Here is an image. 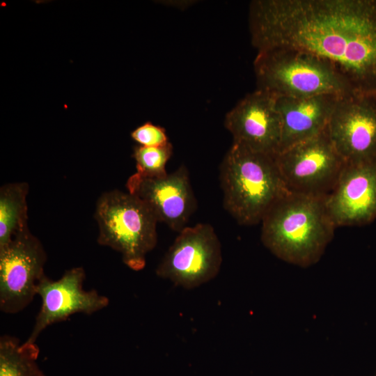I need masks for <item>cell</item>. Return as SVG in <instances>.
I'll use <instances>...</instances> for the list:
<instances>
[{
	"mask_svg": "<svg viewBox=\"0 0 376 376\" xmlns=\"http://www.w3.org/2000/svg\"><path fill=\"white\" fill-rule=\"evenodd\" d=\"M253 46L308 52L329 62L357 93H376V0H254Z\"/></svg>",
	"mask_w": 376,
	"mask_h": 376,
	"instance_id": "obj_1",
	"label": "cell"
},
{
	"mask_svg": "<svg viewBox=\"0 0 376 376\" xmlns=\"http://www.w3.org/2000/svg\"><path fill=\"white\" fill-rule=\"evenodd\" d=\"M324 196L287 192L265 214L261 240L277 258L299 267L316 263L336 228Z\"/></svg>",
	"mask_w": 376,
	"mask_h": 376,
	"instance_id": "obj_2",
	"label": "cell"
},
{
	"mask_svg": "<svg viewBox=\"0 0 376 376\" xmlns=\"http://www.w3.org/2000/svg\"><path fill=\"white\" fill-rule=\"evenodd\" d=\"M276 156L233 143L220 166L224 206L241 225L261 222L269 208L288 192Z\"/></svg>",
	"mask_w": 376,
	"mask_h": 376,
	"instance_id": "obj_3",
	"label": "cell"
},
{
	"mask_svg": "<svg viewBox=\"0 0 376 376\" xmlns=\"http://www.w3.org/2000/svg\"><path fill=\"white\" fill-rule=\"evenodd\" d=\"M256 89L276 97H301L357 93L329 62L306 51L276 47L258 51Z\"/></svg>",
	"mask_w": 376,
	"mask_h": 376,
	"instance_id": "obj_4",
	"label": "cell"
},
{
	"mask_svg": "<svg viewBox=\"0 0 376 376\" xmlns=\"http://www.w3.org/2000/svg\"><path fill=\"white\" fill-rule=\"evenodd\" d=\"M95 217L97 242L120 253L131 269H143L147 254L157 242L159 221L151 209L129 192L113 190L98 198Z\"/></svg>",
	"mask_w": 376,
	"mask_h": 376,
	"instance_id": "obj_5",
	"label": "cell"
},
{
	"mask_svg": "<svg viewBox=\"0 0 376 376\" xmlns=\"http://www.w3.org/2000/svg\"><path fill=\"white\" fill-rule=\"evenodd\" d=\"M275 159L288 191L315 196H326L331 191L345 165L326 129L279 152Z\"/></svg>",
	"mask_w": 376,
	"mask_h": 376,
	"instance_id": "obj_6",
	"label": "cell"
},
{
	"mask_svg": "<svg viewBox=\"0 0 376 376\" xmlns=\"http://www.w3.org/2000/svg\"><path fill=\"white\" fill-rule=\"evenodd\" d=\"M156 269V274L189 290L213 279L219 272L221 246L208 224L186 226L178 233Z\"/></svg>",
	"mask_w": 376,
	"mask_h": 376,
	"instance_id": "obj_7",
	"label": "cell"
},
{
	"mask_svg": "<svg viewBox=\"0 0 376 376\" xmlns=\"http://www.w3.org/2000/svg\"><path fill=\"white\" fill-rule=\"evenodd\" d=\"M47 254L28 227L0 248V310L6 314L22 311L33 301L45 276Z\"/></svg>",
	"mask_w": 376,
	"mask_h": 376,
	"instance_id": "obj_8",
	"label": "cell"
},
{
	"mask_svg": "<svg viewBox=\"0 0 376 376\" xmlns=\"http://www.w3.org/2000/svg\"><path fill=\"white\" fill-rule=\"evenodd\" d=\"M326 130L345 164L376 159V93L339 97Z\"/></svg>",
	"mask_w": 376,
	"mask_h": 376,
	"instance_id": "obj_9",
	"label": "cell"
},
{
	"mask_svg": "<svg viewBox=\"0 0 376 376\" xmlns=\"http://www.w3.org/2000/svg\"><path fill=\"white\" fill-rule=\"evenodd\" d=\"M86 273L82 267H72L58 280L46 276L40 280L36 295L41 306L33 329L26 341L35 343L39 335L49 326L67 320L75 313L93 314L109 304L107 297L95 290L83 288Z\"/></svg>",
	"mask_w": 376,
	"mask_h": 376,
	"instance_id": "obj_10",
	"label": "cell"
},
{
	"mask_svg": "<svg viewBox=\"0 0 376 376\" xmlns=\"http://www.w3.org/2000/svg\"><path fill=\"white\" fill-rule=\"evenodd\" d=\"M224 125L233 143L273 156L279 152L282 123L272 94L258 89L247 94L226 113Z\"/></svg>",
	"mask_w": 376,
	"mask_h": 376,
	"instance_id": "obj_11",
	"label": "cell"
},
{
	"mask_svg": "<svg viewBox=\"0 0 376 376\" xmlns=\"http://www.w3.org/2000/svg\"><path fill=\"white\" fill-rule=\"evenodd\" d=\"M325 203L336 228L362 226L375 220L376 159L345 164Z\"/></svg>",
	"mask_w": 376,
	"mask_h": 376,
	"instance_id": "obj_12",
	"label": "cell"
},
{
	"mask_svg": "<svg viewBox=\"0 0 376 376\" xmlns=\"http://www.w3.org/2000/svg\"><path fill=\"white\" fill-rule=\"evenodd\" d=\"M126 187L151 209L159 222L178 233L196 210L189 172L184 165L163 178H146L135 173L128 178Z\"/></svg>",
	"mask_w": 376,
	"mask_h": 376,
	"instance_id": "obj_13",
	"label": "cell"
},
{
	"mask_svg": "<svg viewBox=\"0 0 376 376\" xmlns=\"http://www.w3.org/2000/svg\"><path fill=\"white\" fill-rule=\"evenodd\" d=\"M338 98L331 95L276 97V106L282 123L279 152L322 132Z\"/></svg>",
	"mask_w": 376,
	"mask_h": 376,
	"instance_id": "obj_14",
	"label": "cell"
},
{
	"mask_svg": "<svg viewBox=\"0 0 376 376\" xmlns=\"http://www.w3.org/2000/svg\"><path fill=\"white\" fill-rule=\"evenodd\" d=\"M26 182H12L0 189V248L27 228Z\"/></svg>",
	"mask_w": 376,
	"mask_h": 376,
	"instance_id": "obj_15",
	"label": "cell"
},
{
	"mask_svg": "<svg viewBox=\"0 0 376 376\" xmlns=\"http://www.w3.org/2000/svg\"><path fill=\"white\" fill-rule=\"evenodd\" d=\"M37 344L3 335L0 338V376H45L38 363Z\"/></svg>",
	"mask_w": 376,
	"mask_h": 376,
	"instance_id": "obj_16",
	"label": "cell"
},
{
	"mask_svg": "<svg viewBox=\"0 0 376 376\" xmlns=\"http://www.w3.org/2000/svg\"><path fill=\"white\" fill-rule=\"evenodd\" d=\"M173 153L171 142L161 146L134 148L132 157L136 162V173L151 178H163L168 173L166 165Z\"/></svg>",
	"mask_w": 376,
	"mask_h": 376,
	"instance_id": "obj_17",
	"label": "cell"
},
{
	"mask_svg": "<svg viewBox=\"0 0 376 376\" xmlns=\"http://www.w3.org/2000/svg\"><path fill=\"white\" fill-rule=\"evenodd\" d=\"M132 139L139 146L146 147L161 146L169 141L166 130L150 122H146L131 132Z\"/></svg>",
	"mask_w": 376,
	"mask_h": 376,
	"instance_id": "obj_18",
	"label": "cell"
},
{
	"mask_svg": "<svg viewBox=\"0 0 376 376\" xmlns=\"http://www.w3.org/2000/svg\"><path fill=\"white\" fill-rule=\"evenodd\" d=\"M374 376H376V372H375V375H374Z\"/></svg>",
	"mask_w": 376,
	"mask_h": 376,
	"instance_id": "obj_19",
	"label": "cell"
}]
</instances>
